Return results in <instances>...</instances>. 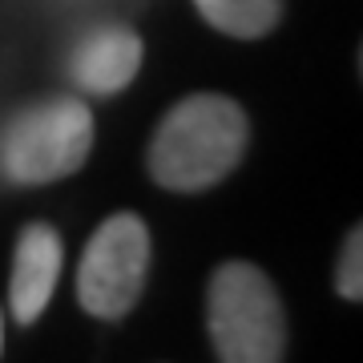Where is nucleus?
Returning <instances> with one entry per match:
<instances>
[{
	"label": "nucleus",
	"instance_id": "nucleus-1",
	"mask_svg": "<svg viewBox=\"0 0 363 363\" xmlns=\"http://www.w3.org/2000/svg\"><path fill=\"white\" fill-rule=\"evenodd\" d=\"M250 125L242 105L222 93L182 97L150 142V178L174 194L218 186L247 150Z\"/></svg>",
	"mask_w": 363,
	"mask_h": 363
},
{
	"label": "nucleus",
	"instance_id": "nucleus-2",
	"mask_svg": "<svg viewBox=\"0 0 363 363\" xmlns=\"http://www.w3.org/2000/svg\"><path fill=\"white\" fill-rule=\"evenodd\" d=\"M206 323L222 363H283V303L259 267L222 262L210 279Z\"/></svg>",
	"mask_w": 363,
	"mask_h": 363
},
{
	"label": "nucleus",
	"instance_id": "nucleus-3",
	"mask_svg": "<svg viewBox=\"0 0 363 363\" xmlns=\"http://www.w3.org/2000/svg\"><path fill=\"white\" fill-rule=\"evenodd\" d=\"M93 150V113L77 97L28 105L0 130V174L16 186H45L85 166Z\"/></svg>",
	"mask_w": 363,
	"mask_h": 363
},
{
	"label": "nucleus",
	"instance_id": "nucleus-4",
	"mask_svg": "<svg viewBox=\"0 0 363 363\" xmlns=\"http://www.w3.org/2000/svg\"><path fill=\"white\" fill-rule=\"evenodd\" d=\"M150 274V230L138 214H113L97 226L77 271V298L93 319H121L142 298Z\"/></svg>",
	"mask_w": 363,
	"mask_h": 363
},
{
	"label": "nucleus",
	"instance_id": "nucleus-5",
	"mask_svg": "<svg viewBox=\"0 0 363 363\" xmlns=\"http://www.w3.org/2000/svg\"><path fill=\"white\" fill-rule=\"evenodd\" d=\"M138 69H142V37L121 25L93 28L89 37H81V45L73 49V61H69L73 81L93 97L121 93L138 77Z\"/></svg>",
	"mask_w": 363,
	"mask_h": 363
},
{
	"label": "nucleus",
	"instance_id": "nucleus-6",
	"mask_svg": "<svg viewBox=\"0 0 363 363\" xmlns=\"http://www.w3.org/2000/svg\"><path fill=\"white\" fill-rule=\"evenodd\" d=\"M61 234L33 222L16 238V262H13V291H9V307H13L16 323H37L40 311L49 307L57 274H61Z\"/></svg>",
	"mask_w": 363,
	"mask_h": 363
},
{
	"label": "nucleus",
	"instance_id": "nucleus-7",
	"mask_svg": "<svg viewBox=\"0 0 363 363\" xmlns=\"http://www.w3.org/2000/svg\"><path fill=\"white\" fill-rule=\"evenodd\" d=\"M194 4L218 33L238 40L267 37L283 16V0H194Z\"/></svg>",
	"mask_w": 363,
	"mask_h": 363
},
{
	"label": "nucleus",
	"instance_id": "nucleus-8",
	"mask_svg": "<svg viewBox=\"0 0 363 363\" xmlns=\"http://www.w3.org/2000/svg\"><path fill=\"white\" fill-rule=\"evenodd\" d=\"M335 286L339 295L351 298V303H359L363 298V230L347 234V242H343V255H339V271H335Z\"/></svg>",
	"mask_w": 363,
	"mask_h": 363
},
{
	"label": "nucleus",
	"instance_id": "nucleus-9",
	"mask_svg": "<svg viewBox=\"0 0 363 363\" xmlns=\"http://www.w3.org/2000/svg\"><path fill=\"white\" fill-rule=\"evenodd\" d=\"M0 343H4V331H0Z\"/></svg>",
	"mask_w": 363,
	"mask_h": 363
}]
</instances>
